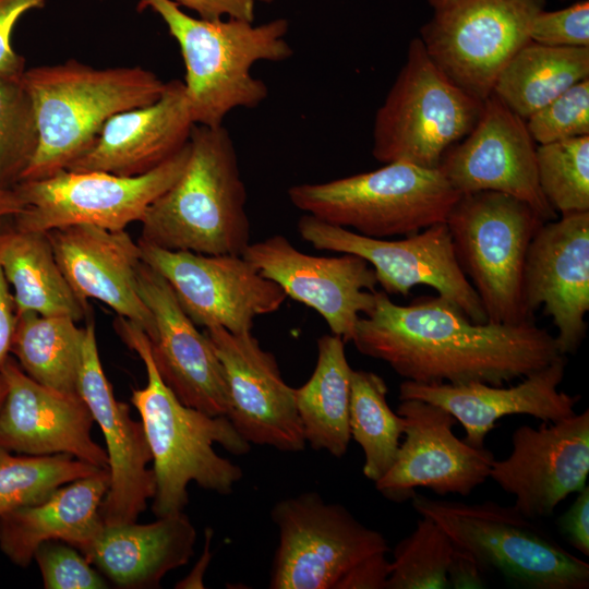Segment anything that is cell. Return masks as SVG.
I'll return each instance as SVG.
<instances>
[{"instance_id": "cell-4", "label": "cell", "mask_w": 589, "mask_h": 589, "mask_svg": "<svg viewBox=\"0 0 589 589\" xmlns=\"http://www.w3.org/2000/svg\"><path fill=\"white\" fill-rule=\"evenodd\" d=\"M140 7L154 10L180 47L185 94L199 125L220 127L230 111L261 105L268 88L252 75V67L259 61H284L293 53L284 17L254 25L237 19H196L171 0H141Z\"/></svg>"}, {"instance_id": "cell-50", "label": "cell", "mask_w": 589, "mask_h": 589, "mask_svg": "<svg viewBox=\"0 0 589 589\" xmlns=\"http://www.w3.org/2000/svg\"><path fill=\"white\" fill-rule=\"evenodd\" d=\"M257 1H260V2H262V3H265V4H271V3H273L275 0H257Z\"/></svg>"}, {"instance_id": "cell-49", "label": "cell", "mask_w": 589, "mask_h": 589, "mask_svg": "<svg viewBox=\"0 0 589 589\" xmlns=\"http://www.w3.org/2000/svg\"><path fill=\"white\" fill-rule=\"evenodd\" d=\"M452 1L454 0H428L429 4L433 8V10H438L441 8H444Z\"/></svg>"}, {"instance_id": "cell-44", "label": "cell", "mask_w": 589, "mask_h": 589, "mask_svg": "<svg viewBox=\"0 0 589 589\" xmlns=\"http://www.w3.org/2000/svg\"><path fill=\"white\" fill-rule=\"evenodd\" d=\"M482 572L483 569L469 553L455 546L447 569L448 588H484Z\"/></svg>"}, {"instance_id": "cell-29", "label": "cell", "mask_w": 589, "mask_h": 589, "mask_svg": "<svg viewBox=\"0 0 589 589\" xmlns=\"http://www.w3.org/2000/svg\"><path fill=\"white\" fill-rule=\"evenodd\" d=\"M7 219L0 223V266L12 288L16 314L34 312L83 320L89 306L76 297L64 277L48 233L19 229Z\"/></svg>"}, {"instance_id": "cell-43", "label": "cell", "mask_w": 589, "mask_h": 589, "mask_svg": "<svg viewBox=\"0 0 589 589\" xmlns=\"http://www.w3.org/2000/svg\"><path fill=\"white\" fill-rule=\"evenodd\" d=\"M178 7H184L196 12L200 19L207 21H217L227 16V19H237L248 22H254V2L255 0H171Z\"/></svg>"}, {"instance_id": "cell-39", "label": "cell", "mask_w": 589, "mask_h": 589, "mask_svg": "<svg viewBox=\"0 0 589 589\" xmlns=\"http://www.w3.org/2000/svg\"><path fill=\"white\" fill-rule=\"evenodd\" d=\"M47 589H103L107 581L76 549L61 541L41 543L35 554Z\"/></svg>"}, {"instance_id": "cell-35", "label": "cell", "mask_w": 589, "mask_h": 589, "mask_svg": "<svg viewBox=\"0 0 589 589\" xmlns=\"http://www.w3.org/2000/svg\"><path fill=\"white\" fill-rule=\"evenodd\" d=\"M540 189L561 216L589 212V135L537 146Z\"/></svg>"}, {"instance_id": "cell-12", "label": "cell", "mask_w": 589, "mask_h": 589, "mask_svg": "<svg viewBox=\"0 0 589 589\" xmlns=\"http://www.w3.org/2000/svg\"><path fill=\"white\" fill-rule=\"evenodd\" d=\"M545 0H454L421 27L424 49L457 86L485 100L497 76L530 39Z\"/></svg>"}, {"instance_id": "cell-47", "label": "cell", "mask_w": 589, "mask_h": 589, "mask_svg": "<svg viewBox=\"0 0 589 589\" xmlns=\"http://www.w3.org/2000/svg\"><path fill=\"white\" fill-rule=\"evenodd\" d=\"M24 209V205L14 191L0 187V219L15 217Z\"/></svg>"}, {"instance_id": "cell-37", "label": "cell", "mask_w": 589, "mask_h": 589, "mask_svg": "<svg viewBox=\"0 0 589 589\" xmlns=\"http://www.w3.org/2000/svg\"><path fill=\"white\" fill-rule=\"evenodd\" d=\"M22 75H0V187L13 189L38 147L32 97Z\"/></svg>"}, {"instance_id": "cell-21", "label": "cell", "mask_w": 589, "mask_h": 589, "mask_svg": "<svg viewBox=\"0 0 589 589\" xmlns=\"http://www.w3.org/2000/svg\"><path fill=\"white\" fill-rule=\"evenodd\" d=\"M77 390L106 442L109 486L100 505L104 525L136 521L155 494L152 453L142 422L115 397L99 358L95 325H85Z\"/></svg>"}, {"instance_id": "cell-17", "label": "cell", "mask_w": 589, "mask_h": 589, "mask_svg": "<svg viewBox=\"0 0 589 589\" xmlns=\"http://www.w3.org/2000/svg\"><path fill=\"white\" fill-rule=\"evenodd\" d=\"M536 151L526 120L491 94L473 129L444 154L437 168L460 195L504 193L549 221L557 214L540 189Z\"/></svg>"}, {"instance_id": "cell-8", "label": "cell", "mask_w": 589, "mask_h": 589, "mask_svg": "<svg viewBox=\"0 0 589 589\" xmlns=\"http://www.w3.org/2000/svg\"><path fill=\"white\" fill-rule=\"evenodd\" d=\"M411 502L420 516L440 525L483 570H496L527 589L589 588V564L514 506L433 500L418 493Z\"/></svg>"}, {"instance_id": "cell-24", "label": "cell", "mask_w": 589, "mask_h": 589, "mask_svg": "<svg viewBox=\"0 0 589 589\" xmlns=\"http://www.w3.org/2000/svg\"><path fill=\"white\" fill-rule=\"evenodd\" d=\"M567 364L562 356L508 387L485 383L421 384L405 380L399 400L420 399L447 410L465 429V442L484 447L485 436L496 421L510 414H528L542 422H555L575 414L580 395L558 389Z\"/></svg>"}, {"instance_id": "cell-3", "label": "cell", "mask_w": 589, "mask_h": 589, "mask_svg": "<svg viewBox=\"0 0 589 589\" xmlns=\"http://www.w3.org/2000/svg\"><path fill=\"white\" fill-rule=\"evenodd\" d=\"M247 190L224 125L194 124L188 163L141 219L139 240L173 251L242 254L250 244Z\"/></svg>"}, {"instance_id": "cell-11", "label": "cell", "mask_w": 589, "mask_h": 589, "mask_svg": "<svg viewBox=\"0 0 589 589\" xmlns=\"http://www.w3.org/2000/svg\"><path fill=\"white\" fill-rule=\"evenodd\" d=\"M189 155L190 140L172 157L140 176L64 169L21 181L13 189L24 209L13 217V224L40 232L73 225L125 230L131 223L141 221L149 205L177 181Z\"/></svg>"}, {"instance_id": "cell-10", "label": "cell", "mask_w": 589, "mask_h": 589, "mask_svg": "<svg viewBox=\"0 0 589 589\" xmlns=\"http://www.w3.org/2000/svg\"><path fill=\"white\" fill-rule=\"evenodd\" d=\"M458 265L495 324H518L529 317L521 280L529 244L543 225L527 203L482 191L461 194L445 220Z\"/></svg>"}, {"instance_id": "cell-31", "label": "cell", "mask_w": 589, "mask_h": 589, "mask_svg": "<svg viewBox=\"0 0 589 589\" xmlns=\"http://www.w3.org/2000/svg\"><path fill=\"white\" fill-rule=\"evenodd\" d=\"M589 77V47H556L530 40L505 65L492 94L527 120Z\"/></svg>"}, {"instance_id": "cell-40", "label": "cell", "mask_w": 589, "mask_h": 589, "mask_svg": "<svg viewBox=\"0 0 589 589\" xmlns=\"http://www.w3.org/2000/svg\"><path fill=\"white\" fill-rule=\"evenodd\" d=\"M530 39L556 47H589V0L540 11L532 21Z\"/></svg>"}, {"instance_id": "cell-18", "label": "cell", "mask_w": 589, "mask_h": 589, "mask_svg": "<svg viewBox=\"0 0 589 589\" xmlns=\"http://www.w3.org/2000/svg\"><path fill=\"white\" fill-rule=\"evenodd\" d=\"M396 412L405 420L404 441L393 466L374 482L387 498H411L417 488L467 496L489 478L493 453L459 440L453 432L457 421L447 410L404 399Z\"/></svg>"}, {"instance_id": "cell-15", "label": "cell", "mask_w": 589, "mask_h": 589, "mask_svg": "<svg viewBox=\"0 0 589 589\" xmlns=\"http://www.w3.org/2000/svg\"><path fill=\"white\" fill-rule=\"evenodd\" d=\"M242 255L287 297L317 312L345 342L351 341L360 314L375 304V273L358 255H310L283 235L250 242Z\"/></svg>"}, {"instance_id": "cell-34", "label": "cell", "mask_w": 589, "mask_h": 589, "mask_svg": "<svg viewBox=\"0 0 589 589\" xmlns=\"http://www.w3.org/2000/svg\"><path fill=\"white\" fill-rule=\"evenodd\" d=\"M101 470L69 454L12 455L0 447V516Z\"/></svg>"}, {"instance_id": "cell-26", "label": "cell", "mask_w": 589, "mask_h": 589, "mask_svg": "<svg viewBox=\"0 0 589 589\" xmlns=\"http://www.w3.org/2000/svg\"><path fill=\"white\" fill-rule=\"evenodd\" d=\"M194 124L183 82H166L156 101L110 117L88 151L67 170L144 175L178 153Z\"/></svg>"}, {"instance_id": "cell-9", "label": "cell", "mask_w": 589, "mask_h": 589, "mask_svg": "<svg viewBox=\"0 0 589 589\" xmlns=\"http://www.w3.org/2000/svg\"><path fill=\"white\" fill-rule=\"evenodd\" d=\"M483 104L453 83L416 37L375 113L372 155L383 164L437 168L444 154L473 129Z\"/></svg>"}, {"instance_id": "cell-22", "label": "cell", "mask_w": 589, "mask_h": 589, "mask_svg": "<svg viewBox=\"0 0 589 589\" xmlns=\"http://www.w3.org/2000/svg\"><path fill=\"white\" fill-rule=\"evenodd\" d=\"M137 289L151 310L156 333L149 339L155 365L181 402L211 416H227L228 392L213 346L179 304L172 289L141 261Z\"/></svg>"}, {"instance_id": "cell-20", "label": "cell", "mask_w": 589, "mask_h": 589, "mask_svg": "<svg viewBox=\"0 0 589 589\" xmlns=\"http://www.w3.org/2000/svg\"><path fill=\"white\" fill-rule=\"evenodd\" d=\"M521 297L529 317L541 305L552 317L561 353H575L588 328L589 212L564 215L539 228L527 251Z\"/></svg>"}, {"instance_id": "cell-32", "label": "cell", "mask_w": 589, "mask_h": 589, "mask_svg": "<svg viewBox=\"0 0 589 589\" xmlns=\"http://www.w3.org/2000/svg\"><path fill=\"white\" fill-rule=\"evenodd\" d=\"M76 323L65 315L19 314L10 354L39 384L79 395L85 326L79 327Z\"/></svg>"}, {"instance_id": "cell-16", "label": "cell", "mask_w": 589, "mask_h": 589, "mask_svg": "<svg viewBox=\"0 0 589 589\" xmlns=\"http://www.w3.org/2000/svg\"><path fill=\"white\" fill-rule=\"evenodd\" d=\"M223 366L228 392L227 418L250 444L281 452H301L306 442L298 414L294 388L283 378L275 356L252 332L205 328Z\"/></svg>"}, {"instance_id": "cell-6", "label": "cell", "mask_w": 589, "mask_h": 589, "mask_svg": "<svg viewBox=\"0 0 589 589\" xmlns=\"http://www.w3.org/2000/svg\"><path fill=\"white\" fill-rule=\"evenodd\" d=\"M271 517L279 541L269 588L386 589L387 540L345 506L305 492L277 502Z\"/></svg>"}, {"instance_id": "cell-38", "label": "cell", "mask_w": 589, "mask_h": 589, "mask_svg": "<svg viewBox=\"0 0 589 589\" xmlns=\"http://www.w3.org/2000/svg\"><path fill=\"white\" fill-rule=\"evenodd\" d=\"M526 125L539 145L589 135V77L532 113Z\"/></svg>"}, {"instance_id": "cell-27", "label": "cell", "mask_w": 589, "mask_h": 589, "mask_svg": "<svg viewBox=\"0 0 589 589\" xmlns=\"http://www.w3.org/2000/svg\"><path fill=\"white\" fill-rule=\"evenodd\" d=\"M109 486V472L67 483L45 500L0 516V549L14 564L26 567L37 548L61 541L84 554L104 527L100 505Z\"/></svg>"}, {"instance_id": "cell-2", "label": "cell", "mask_w": 589, "mask_h": 589, "mask_svg": "<svg viewBox=\"0 0 589 589\" xmlns=\"http://www.w3.org/2000/svg\"><path fill=\"white\" fill-rule=\"evenodd\" d=\"M121 340L143 361L147 382L133 389L136 408L152 453L155 494L152 509L157 517L183 512L189 503L188 484L230 494L243 477L242 469L219 456L214 444L233 455H245L248 443L226 416H211L184 405L161 378L145 332L118 316L113 323Z\"/></svg>"}, {"instance_id": "cell-41", "label": "cell", "mask_w": 589, "mask_h": 589, "mask_svg": "<svg viewBox=\"0 0 589 589\" xmlns=\"http://www.w3.org/2000/svg\"><path fill=\"white\" fill-rule=\"evenodd\" d=\"M45 0H0V75H22L25 60L11 44L19 19L28 10L40 8Z\"/></svg>"}, {"instance_id": "cell-42", "label": "cell", "mask_w": 589, "mask_h": 589, "mask_svg": "<svg viewBox=\"0 0 589 589\" xmlns=\"http://www.w3.org/2000/svg\"><path fill=\"white\" fill-rule=\"evenodd\" d=\"M557 525L567 542L581 554L589 555V488L579 492L569 508L560 517Z\"/></svg>"}, {"instance_id": "cell-1", "label": "cell", "mask_w": 589, "mask_h": 589, "mask_svg": "<svg viewBox=\"0 0 589 589\" xmlns=\"http://www.w3.org/2000/svg\"><path fill=\"white\" fill-rule=\"evenodd\" d=\"M351 342L360 353L421 384L501 386L564 356L555 336L533 320L476 323L438 294L399 305L378 290L373 309L359 317Z\"/></svg>"}, {"instance_id": "cell-45", "label": "cell", "mask_w": 589, "mask_h": 589, "mask_svg": "<svg viewBox=\"0 0 589 589\" xmlns=\"http://www.w3.org/2000/svg\"><path fill=\"white\" fill-rule=\"evenodd\" d=\"M16 318L13 294L0 266V368L10 356Z\"/></svg>"}, {"instance_id": "cell-46", "label": "cell", "mask_w": 589, "mask_h": 589, "mask_svg": "<svg viewBox=\"0 0 589 589\" xmlns=\"http://www.w3.org/2000/svg\"><path fill=\"white\" fill-rule=\"evenodd\" d=\"M213 532L208 528L205 532V546L202 554L201 560L197 562V564L194 566L193 570L185 577L183 580L178 582L177 588H203V575L206 570V567L208 565V562L211 560V539H212Z\"/></svg>"}, {"instance_id": "cell-7", "label": "cell", "mask_w": 589, "mask_h": 589, "mask_svg": "<svg viewBox=\"0 0 589 589\" xmlns=\"http://www.w3.org/2000/svg\"><path fill=\"white\" fill-rule=\"evenodd\" d=\"M291 204L371 238L409 236L446 220L460 194L438 168L405 161L287 191Z\"/></svg>"}, {"instance_id": "cell-33", "label": "cell", "mask_w": 589, "mask_h": 589, "mask_svg": "<svg viewBox=\"0 0 589 589\" xmlns=\"http://www.w3.org/2000/svg\"><path fill=\"white\" fill-rule=\"evenodd\" d=\"M385 381L374 372L353 370L349 409V429L364 455L363 474L380 480L396 460L405 420L386 399Z\"/></svg>"}, {"instance_id": "cell-19", "label": "cell", "mask_w": 589, "mask_h": 589, "mask_svg": "<svg viewBox=\"0 0 589 589\" xmlns=\"http://www.w3.org/2000/svg\"><path fill=\"white\" fill-rule=\"evenodd\" d=\"M589 474V410L538 428L518 426L512 452L492 462L490 476L515 496L528 518L551 516L569 494L586 486Z\"/></svg>"}, {"instance_id": "cell-36", "label": "cell", "mask_w": 589, "mask_h": 589, "mask_svg": "<svg viewBox=\"0 0 589 589\" xmlns=\"http://www.w3.org/2000/svg\"><path fill=\"white\" fill-rule=\"evenodd\" d=\"M455 544L430 517L421 516L416 529L393 551L386 589H447V569Z\"/></svg>"}, {"instance_id": "cell-25", "label": "cell", "mask_w": 589, "mask_h": 589, "mask_svg": "<svg viewBox=\"0 0 589 589\" xmlns=\"http://www.w3.org/2000/svg\"><path fill=\"white\" fill-rule=\"evenodd\" d=\"M47 233L64 277L84 304L98 300L154 338V316L137 289L141 249L125 230L73 225Z\"/></svg>"}, {"instance_id": "cell-23", "label": "cell", "mask_w": 589, "mask_h": 589, "mask_svg": "<svg viewBox=\"0 0 589 589\" xmlns=\"http://www.w3.org/2000/svg\"><path fill=\"white\" fill-rule=\"evenodd\" d=\"M0 372L7 382L0 409L1 448L25 455L69 454L108 468L106 450L92 438L94 419L81 396L39 384L11 356Z\"/></svg>"}, {"instance_id": "cell-14", "label": "cell", "mask_w": 589, "mask_h": 589, "mask_svg": "<svg viewBox=\"0 0 589 589\" xmlns=\"http://www.w3.org/2000/svg\"><path fill=\"white\" fill-rule=\"evenodd\" d=\"M137 243L142 261L165 278L195 325L252 332L257 316L278 311L287 298L242 254H202Z\"/></svg>"}, {"instance_id": "cell-5", "label": "cell", "mask_w": 589, "mask_h": 589, "mask_svg": "<svg viewBox=\"0 0 589 589\" xmlns=\"http://www.w3.org/2000/svg\"><path fill=\"white\" fill-rule=\"evenodd\" d=\"M22 79L34 105L38 147L21 181L68 169L110 117L156 101L166 87L141 67L96 69L74 59L34 67Z\"/></svg>"}, {"instance_id": "cell-48", "label": "cell", "mask_w": 589, "mask_h": 589, "mask_svg": "<svg viewBox=\"0 0 589 589\" xmlns=\"http://www.w3.org/2000/svg\"><path fill=\"white\" fill-rule=\"evenodd\" d=\"M5 395H7V382L0 372V409L3 405Z\"/></svg>"}, {"instance_id": "cell-28", "label": "cell", "mask_w": 589, "mask_h": 589, "mask_svg": "<svg viewBox=\"0 0 589 589\" xmlns=\"http://www.w3.org/2000/svg\"><path fill=\"white\" fill-rule=\"evenodd\" d=\"M195 540L193 524L179 512L149 524L104 525L83 555L118 587L157 588L167 573L189 562Z\"/></svg>"}, {"instance_id": "cell-30", "label": "cell", "mask_w": 589, "mask_h": 589, "mask_svg": "<svg viewBox=\"0 0 589 589\" xmlns=\"http://www.w3.org/2000/svg\"><path fill=\"white\" fill-rule=\"evenodd\" d=\"M345 341L337 335L317 339V360L310 378L294 388L298 414L306 444L342 457L351 440L349 409L353 369Z\"/></svg>"}, {"instance_id": "cell-13", "label": "cell", "mask_w": 589, "mask_h": 589, "mask_svg": "<svg viewBox=\"0 0 589 589\" xmlns=\"http://www.w3.org/2000/svg\"><path fill=\"white\" fill-rule=\"evenodd\" d=\"M297 228L301 239L317 250L365 260L388 296L407 297L416 286H428L472 322H488L476 290L458 265L445 221L398 240L365 237L309 214L299 219Z\"/></svg>"}]
</instances>
